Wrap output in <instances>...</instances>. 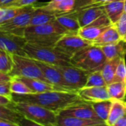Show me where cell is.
I'll return each mask as SVG.
<instances>
[{"label": "cell", "instance_id": "6da1fadb", "mask_svg": "<svg viewBox=\"0 0 126 126\" xmlns=\"http://www.w3.org/2000/svg\"><path fill=\"white\" fill-rule=\"evenodd\" d=\"M14 102H25L37 105L59 113L68 105L82 100L77 92L65 91H49L41 93L11 95Z\"/></svg>", "mask_w": 126, "mask_h": 126}, {"label": "cell", "instance_id": "7a4b0ae2", "mask_svg": "<svg viewBox=\"0 0 126 126\" xmlns=\"http://www.w3.org/2000/svg\"><path fill=\"white\" fill-rule=\"evenodd\" d=\"M68 33L56 20L50 23L28 26L25 30L24 37L29 43L42 46L54 47L57 42Z\"/></svg>", "mask_w": 126, "mask_h": 126}, {"label": "cell", "instance_id": "3957f363", "mask_svg": "<svg viewBox=\"0 0 126 126\" xmlns=\"http://www.w3.org/2000/svg\"><path fill=\"white\" fill-rule=\"evenodd\" d=\"M23 49L25 56L34 60L45 62L53 65H71V59L59 52L54 47L42 46L27 42Z\"/></svg>", "mask_w": 126, "mask_h": 126}, {"label": "cell", "instance_id": "277c9868", "mask_svg": "<svg viewBox=\"0 0 126 126\" xmlns=\"http://www.w3.org/2000/svg\"><path fill=\"white\" fill-rule=\"evenodd\" d=\"M106 61L101 47L93 45L82 49L71 58L72 65L89 72L101 71Z\"/></svg>", "mask_w": 126, "mask_h": 126}, {"label": "cell", "instance_id": "5b68a950", "mask_svg": "<svg viewBox=\"0 0 126 126\" xmlns=\"http://www.w3.org/2000/svg\"><path fill=\"white\" fill-rule=\"evenodd\" d=\"M75 10L77 11L81 28L88 25L109 26L112 25L105 13L104 5L94 0Z\"/></svg>", "mask_w": 126, "mask_h": 126}, {"label": "cell", "instance_id": "8992f818", "mask_svg": "<svg viewBox=\"0 0 126 126\" xmlns=\"http://www.w3.org/2000/svg\"><path fill=\"white\" fill-rule=\"evenodd\" d=\"M11 107L22 116L32 121L45 126H56L58 113L53 110L37 105L25 102H14Z\"/></svg>", "mask_w": 126, "mask_h": 126}, {"label": "cell", "instance_id": "52a82bcc", "mask_svg": "<svg viewBox=\"0 0 126 126\" xmlns=\"http://www.w3.org/2000/svg\"><path fill=\"white\" fill-rule=\"evenodd\" d=\"M12 58L13 68L9 73L12 78L26 77L47 82L40 68L34 59L17 54H12Z\"/></svg>", "mask_w": 126, "mask_h": 126}, {"label": "cell", "instance_id": "ba28073f", "mask_svg": "<svg viewBox=\"0 0 126 126\" xmlns=\"http://www.w3.org/2000/svg\"><path fill=\"white\" fill-rule=\"evenodd\" d=\"M56 66L62 75L67 90L73 92H78V91L85 87L88 77L91 73L72 65L68 66Z\"/></svg>", "mask_w": 126, "mask_h": 126}, {"label": "cell", "instance_id": "9c48e42d", "mask_svg": "<svg viewBox=\"0 0 126 126\" xmlns=\"http://www.w3.org/2000/svg\"><path fill=\"white\" fill-rule=\"evenodd\" d=\"M92 45L91 42L84 39L77 33H66L61 37L54 47L71 59L79 51Z\"/></svg>", "mask_w": 126, "mask_h": 126}, {"label": "cell", "instance_id": "30bf717a", "mask_svg": "<svg viewBox=\"0 0 126 126\" xmlns=\"http://www.w3.org/2000/svg\"><path fill=\"white\" fill-rule=\"evenodd\" d=\"M39 5L40 4H34L31 5L24 12L19 14L9 21L0 25V30L17 36H24L25 30L29 26L33 14Z\"/></svg>", "mask_w": 126, "mask_h": 126}, {"label": "cell", "instance_id": "8fae6325", "mask_svg": "<svg viewBox=\"0 0 126 126\" xmlns=\"http://www.w3.org/2000/svg\"><path fill=\"white\" fill-rule=\"evenodd\" d=\"M58 115L65 116H73L84 119H92V120H101L94 110L92 104L84 100H81L73 103L64 109L61 110Z\"/></svg>", "mask_w": 126, "mask_h": 126}, {"label": "cell", "instance_id": "7c38bea8", "mask_svg": "<svg viewBox=\"0 0 126 126\" xmlns=\"http://www.w3.org/2000/svg\"><path fill=\"white\" fill-rule=\"evenodd\" d=\"M27 42L24 36H17L0 30V48L11 54L26 56L23 48Z\"/></svg>", "mask_w": 126, "mask_h": 126}, {"label": "cell", "instance_id": "4fadbf2b", "mask_svg": "<svg viewBox=\"0 0 126 126\" xmlns=\"http://www.w3.org/2000/svg\"><path fill=\"white\" fill-rule=\"evenodd\" d=\"M37 65L40 68L44 77L45 78L46 81L55 86L59 91H69L67 90L64 81H63V77L61 72L58 70L56 65H50L45 62H42L40 61L35 60Z\"/></svg>", "mask_w": 126, "mask_h": 126}, {"label": "cell", "instance_id": "5bb4252c", "mask_svg": "<svg viewBox=\"0 0 126 126\" xmlns=\"http://www.w3.org/2000/svg\"><path fill=\"white\" fill-rule=\"evenodd\" d=\"M79 97L88 102H96L107 99H111L106 86L102 87H84L78 91Z\"/></svg>", "mask_w": 126, "mask_h": 126}, {"label": "cell", "instance_id": "9a60e30c", "mask_svg": "<svg viewBox=\"0 0 126 126\" xmlns=\"http://www.w3.org/2000/svg\"><path fill=\"white\" fill-rule=\"evenodd\" d=\"M56 20L70 33H77L81 28L76 10L57 15Z\"/></svg>", "mask_w": 126, "mask_h": 126}, {"label": "cell", "instance_id": "2e32d148", "mask_svg": "<svg viewBox=\"0 0 126 126\" xmlns=\"http://www.w3.org/2000/svg\"><path fill=\"white\" fill-rule=\"evenodd\" d=\"M77 0H59L58 2H49L44 3L42 7L55 13L57 15L61 14L68 13L76 9Z\"/></svg>", "mask_w": 126, "mask_h": 126}, {"label": "cell", "instance_id": "e0dca14e", "mask_svg": "<svg viewBox=\"0 0 126 126\" xmlns=\"http://www.w3.org/2000/svg\"><path fill=\"white\" fill-rule=\"evenodd\" d=\"M44 3L40 4L35 10L29 26L42 25L56 20V14L52 11L45 9L42 7Z\"/></svg>", "mask_w": 126, "mask_h": 126}, {"label": "cell", "instance_id": "ac0fdd59", "mask_svg": "<svg viewBox=\"0 0 126 126\" xmlns=\"http://www.w3.org/2000/svg\"><path fill=\"white\" fill-rule=\"evenodd\" d=\"M107 61L112 60L118 57H125L126 42L120 40L118 42L100 47Z\"/></svg>", "mask_w": 126, "mask_h": 126}, {"label": "cell", "instance_id": "d6986e66", "mask_svg": "<svg viewBox=\"0 0 126 126\" xmlns=\"http://www.w3.org/2000/svg\"><path fill=\"white\" fill-rule=\"evenodd\" d=\"M125 0H113L104 5L105 13L112 25H114L124 13Z\"/></svg>", "mask_w": 126, "mask_h": 126}, {"label": "cell", "instance_id": "ffe728a7", "mask_svg": "<svg viewBox=\"0 0 126 126\" xmlns=\"http://www.w3.org/2000/svg\"><path fill=\"white\" fill-rule=\"evenodd\" d=\"M121 40L119 33L113 25H110L92 44L93 45L102 47L110 44L118 42Z\"/></svg>", "mask_w": 126, "mask_h": 126}, {"label": "cell", "instance_id": "44dd1931", "mask_svg": "<svg viewBox=\"0 0 126 126\" xmlns=\"http://www.w3.org/2000/svg\"><path fill=\"white\" fill-rule=\"evenodd\" d=\"M15 78L23 82L33 91V93H41V92L49 91H59L53 85L38 79L26 78V77H15Z\"/></svg>", "mask_w": 126, "mask_h": 126}, {"label": "cell", "instance_id": "7402d4cb", "mask_svg": "<svg viewBox=\"0 0 126 126\" xmlns=\"http://www.w3.org/2000/svg\"><path fill=\"white\" fill-rule=\"evenodd\" d=\"M126 113V100L112 99V105L106 124L108 126L114 124Z\"/></svg>", "mask_w": 126, "mask_h": 126}, {"label": "cell", "instance_id": "603a6c76", "mask_svg": "<svg viewBox=\"0 0 126 126\" xmlns=\"http://www.w3.org/2000/svg\"><path fill=\"white\" fill-rule=\"evenodd\" d=\"M105 122L103 121L92 120V119H84L73 116H57L56 126H86L89 125H94L97 123Z\"/></svg>", "mask_w": 126, "mask_h": 126}, {"label": "cell", "instance_id": "cb8c5ba5", "mask_svg": "<svg viewBox=\"0 0 126 126\" xmlns=\"http://www.w3.org/2000/svg\"><path fill=\"white\" fill-rule=\"evenodd\" d=\"M110 26V25H109ZM109 26H97V25H88L82 27L78 31L77 34L86 39L93 42L96 40Z\"/></svg>", "mask_w": 126, "mask_h": 126}, {"label": "cell", "instance_id": "d4e9b609", "mask_svg": "<svg viewBox=\"0 0 126 126\" xmlns=\"http://www.w3.org/2000/svg\"><path fill=\"white\" fill-rule=\"evenodd\" d=\"M122 58L123 57H118L110 61H106L105 65H103L101 71L106 85L115 82L116 68Z\"/></svg>", "mask_w": 126, "mask_h": 126}, {"label": "cell", "instance_id": "484cf974", "mask_svg": "<svg viewBox=\"0 0 126 126\" xmlns=\"http://www.w3.org/2000/svg\"><path fill=\"white\" fill-rule=\"evenodd\" d=\"M108 94L111 99L125 100L126 96V83L115 81L106 85Z\"/></svg>", "mask_w": 126, "mask_h": 126}, {"label": "cell", "instance_id": "4316f807", "mask_svg": "<svg viewBox=\"0 0 126 126\" xmlns=\"http://www.w3.org/2000/svg\"><path fill=\"white\" fill-rule=\"evenodd\" d=\"M91 104L94 110L97 115V116L101 120L106 122L108 115L110 113V110L112 105V99H107L100 102H92Z\"/></svg>", "mask_w": 126, "mask_h": 126}, {"label": "cell", "instance_id": "83f0119b", "mask_svg": "<svg viewBox=\"0 0 126 126\" xmlns=\"http://www.w3.org/2000/svg\"><path fill=\"white\" fill-rule=\"evenodd\" d=\"M30 6H26L22 8H14V7L0 8V25L9 21L10 19L15 17L16 16L24 12Z\"/></svg>", "mask_w": 126, "mask_h": 126}, {"label": "cell", "instance_id": "f1b7e54d", "mask_svg": "<svg viewBox=\"0 0 126 126\" xmlns=\"http://www.w3.org/2000/svg\"><path fill=\"white\" fill-rule=\"evenodd\" d=\"M21 114L11 106L0 105V120H6L12 122H18Z\"/></svg>", "mask_w": 126, "mask_h": 126}, {"label": "cell", "instance_id": "f546056e", "mask_svg": "<svg viewBox=\"0 0 126 126\" xmlns=\"http://www.w3.org/2000/svg\"><path fill=\"white\" fill-rule=\"evenodd\" d=\"M13 68L12 54L0 48V71L9 74Z\"/></svg>", "mask_w": 126, "mask_h": 126}, {"label": "cell", "instance_id": "4dcf8cb0", "mask_svg": "<svg viewBox=\"0 0 126 126\" xmlns=\"http://www.w3.org/2000/svg\"><path fill=\"white\" fill-rule=\"evenodd\" d=\"M106 82L103 78L101 71L91 72L87 79L85 87H102L106 86Z\"/></svg>", "mask_w": 126, "mask_h": 126}, {"label": "cell", "instance_id": "1f68e13d", "mask_svg": "<svg viewBox=\"0 0 126 126\" xmlns=\"http://www.w3.org/2000/svg\"><path fill=\"white\" fill-rule=\"evenodd\" d=\"M11 93L15 94H28L33 93L23 82L16 78H13L11 81Z\"/></svg>", "mask_w": 126, "mask_h": 126}, {"label": "cell", "instance_id": "d6a6232c", "mask_svg": "<svg viewBox=\"0 0 126 126\" xmlns=\"http://www.w3.org/2000/svg\"><path fill=\"white\" fill-rule=\"evenodd\" d=\"M113 25L116 28L121 40L126 42V14L123 13L119 19Z\"/></svg>", "mask_w": 126, "mask_h": 126}, {"label": "cell", "instance_id": "836d02e7", "mask_svg": "<svg viewBox=\"0 0 126 126\" xmlns=\"http://www.w3.org/2000/svg\"><path fill=\"white\" fill-rule=\"evenodd\" d=\"M115 81L123 82L126 83V62L125 57L121 59L116 71Z\"/></svg>", "mask_w": 126, "mask_h": 126}, {"label": "cell", "instance_id": "e575fe53", "mask_svg": "<svg viewBox=\"0 0 126 126\" xmlns=\"http://www.w3.org/2000/svg\"><path fill=\"white\" fill-rule=\"evenodd\" d=\"M39 0H15L13 2L8 4L5 8L14 7V8H22L26 6H30L36 4V2Z\"/></svg>", "mask_w": 126, "mask_h": 126}, {"label": "cell", "instance_id": "d590c367", "mask_svg": "<svg viewBox=\"0 0 126 126\" xmlns=\"http://www.w3.org/2000/svg\"><path fill=\"white\" fill-rule=\"evenodd\" d=\"M0 95L11 97L12 93L11 90V81L0 82Z\"/></svg>", "mask_w": 126, "mask_h": 126}, {"label": "cell", "instance_id": "8d00e7d4", "mask_svg": "<svg viewBox=\"0 0 126 126\" xmlns=\"http://www.w3.org/2000/svg\"><path fill=\"white\" fill-rule=\"evenodd\" d=\"M17 124L19 125V126H45L44 125H42V124H39L34 121H32L23 116H21V117L18 120Z\"/></svg>", "mask_w": 126, "mask_h": 126}, {"label": "cell", "instance_id": "74e56055", "mask_svg": "<svg viewBox=\"0 0 126 126\" xmlns=\"http://www.w3.org/2000/svg\"><path fill=\"white\" fill-rule=\"evenodd\" d=\"M14 101L11 96H2L0 95V105H5V106H11Z\"/></svg>", "mask_w": 126, "mask_h": 126}, {"label": "cell", "instance_id": "f35d334b", "mask_svg": "<svg viewBox=\"0 0 126 126\" xmlns=\"http://www.w3.org/2000/svg\"><path fill=\"white\" fill-rule=\"evenodd\" d=\"M12 79H13L12 77H11L9 74L0 71V82H9V81H11Z\"/></svg>", "mask_w": 126, "mask_h": 126}, {"label": "cell", "instance_id": "ab89813d", "mask_svg": "<svg viewBox=\"0 0 126 126\" xmlns=\"http://www.w3.org/2000/svg\"><path fill=\"white\" fill-rule=\"evenodd\" d=\"M110 126H126V113Z\"/></svg>", "mask_w": 126, "mask_h": 126}, {"label": "cell", "instance_id": "60d3db41", "mask_svg": "<svg viewBox=\"0 0 126 126\" xmlns=\"http://www.w3.org/2000/svg\"><path fill=\"white\" fill-rule=\"evenodd\" d=\"M0 126H19L16 122H12L6 120H0Z\"/></svg>", "mask_w": 126, "mask_h": 126}, {"label": "cell", "instance_id": "b9f144b4", "mask_svg": "<svg viewBox=\"0 0 126 126\" xmlns=\"http://www.w3.org/2000/svg\"><path fill=\"white\" fill-rule=\"evenodd\" d=\"M12 0H0V8H5L6 5L10 4Z\"/></svg>", "mask_w": 126, "mask_h": 126}, {"label": "cell", "instance_id": "7bdbcfd3", "mask_svg": "<svg viewBox=\"0 0 126 126\" xmlns=\"http://www.w3.org/2000/svg\"><path fill=\"white\" fill-rule=\"evenodd\" d=\"M94 1L96 2H99V3H101V4L105 5L106 3H108V2L113 1V0H94Z\"/></svg>", "mask_w": 126, "mask_h": 126}, {"label": "cell", "instance_id": "ee69618b", "mask_svg": "<svg viewBox=\"0 0 126 126\" xmlns=\"http://www.w3.org/2000/svg\"><path fill=\"white\" fill-rule=\"evenodd\" d=\"M86 126H108L106 122H101V123H97V124H94V125H89Z\"/></svg>", "mask_w": 126, "mask_h": 126}, {"label": "cell", "instance_id": "f6af8a7d", "mask_svg": "<svg viewBox=\"0 0 126 126\" xmlns=\"http://www.w3.org/2000/svg\"><path fill=\"white\" fill-rule=\"evenodd\" d=\"M124 13L126 14V0H125V3H124Z\"/></svg>", "mask_w": 126, "mask_h": 126}, {"label": "cell", "instance_id": "bcb514c9", "mask_svg": "<svg viewBox=\"0 0 126 126\" xmlns=\"http://www.w3.org/2000/svg\"><path fill=\"white\" fill-rule=\"evenodd\" d=\"M14 1H15V0H12V1H11V2H13Z\"/></svg>", "mask_w": 126, "mask_h": 126}]
</instances>
